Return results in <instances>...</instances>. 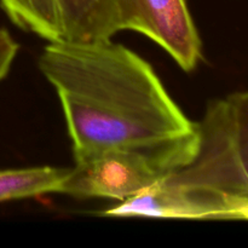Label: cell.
Masks as SVG:
<instances>
[{
	"label": "cell",
	"instance_id": "obj_8",
	"mask_svg": "<svg viewBox=\"0 0 248 248\" xmlns=\"http://www.w3.org/2000/svg\"><path fill=\"white\" fill-rule=\"evenodd\" d=\"M2 10L19 28L48 41L62 40L55 0H0Z\"/></svg>",
	"mask_w": 248,
	"mask_h": 248
},
{
	"label": "cell",
	"instance_id": "obj_6",
	"mask_svg": "<svg viewBox=\"0 0 248 248\" xmlns=\"http://www.w3.org/2000/svg\"><path fill=\"white\" fill-rule=\"evenodd\" d=\"M62 39L78 43L111 40L119 31L115 0H55Z\"/></svg>",
	"mask_w": 248,
	"mask_h": 248
},
{
	"label": "cell",
	"instance_id": "obj_2",
	"mask_svg": "<svg viewBox=\"0 0 248 248\" xmlns=\"http://www.w3.org/2000/svg\"><path fill=\"white\" fill-rule=\"evenodd\" d=\"M199 130L186 137L142 147L111 148L74 156L60 194L78 199L133 198L183 169L195 156Z\"/></svg>",
	"mask_w": 248,
	"mask_h": 248
},
{
	"label": "cell",
	"instance_id": "obj_1",
	"mask_svg": "<svg viewBox=\"0 0 248 248\" xmlns=\"http://www.w3.org/2000/svg\"><path fill=\"white\" fill-rule=\"evenodd\" d=\"M38 67L60 98L74 156L198 131L152 65L120 44L48 41Z\"/></svg>",
	"mask_w": 248,
	"mask_h": 248
},
{
	"label": "cell",
	"instance_id": "obj_9",
	"mask_svg": "<svg viewBox=\"0 0 248 248\" xmlns=\"http://www.w3.org/2000/svg\"><path fill=\"white\" fill-rule=\"evenodd\" d=\"M17 52L18 44L12 38L9 31L0 28V81L9 74Z\"/></svg>",
	"mask_w": 248,
	"mask_h": 248
},
{
	"label": "cell",
	"instance_id": "obj_3",
	"mask_svg": "<svg viewBox=\"0 0 248 248\" xmlns=\"http://www.w3.org/2000/svg\"><path fill=\"white\" fill-rule=\"evenodd\" d=\"M195 156L170 178L248 200V90L207 104Z\"/></svg>",
	"mask_w": 248,
	"mask_h": 248
},
{
	"label": "cell",
	"instance_id": "obj_4",
	"mask_svg": "<svg viewBox=\"0 0 248 248\" xmlns=\"http://www.w3.org/2000/svg\"><path fill=\"white\" fill-rule=\"evenodd\" d=\"M101 215L157 219L248 220V200L167 178L133 198L118 202Z\"/></svg>",
	"mask_w": 248,
	"mask_h": 248
},
{
	"label": "cell",
	"instance_id": "obj_5",
	"mask_svg": "<svg viewBox=\"0 0 248 248\" xmlns=\"http://www.w3.org/2000/svg\"><path fill=\"white\" fill-rule=\"evenodd\" d=\"M119 31H135L164 48L184 70L202 58V41L186 0H115Z\"/></svg>",
	"mask_w": 248,
	"mask_h": 248
},
{
	"label": "cell",
	"instance_id": "obj_7",
	"mask_svg": "<svg viewBox=\"0 0 248 248\" xmlns=\"http://www.w3.org/2000/svg\"><path fill=\"white\" fill-rule=\"evenodd\" d=\"M68 172L52 166L0 170V202L58 193Z\"/></svg>",
	"mask_w": 248,
	"mask_h": 248
}]
</instances>
